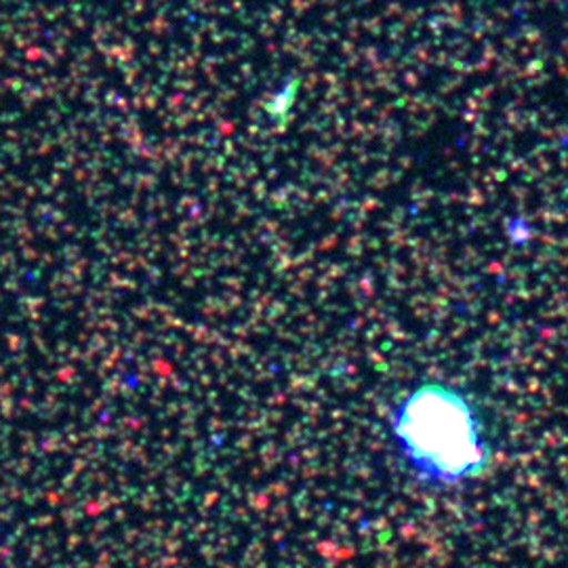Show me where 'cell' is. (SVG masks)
Segmentation results:
<instances>
[{
  "mask_svg": "<svg viewBox=\"0 0 568 568\" xmlns=\"http://www.w3.org/2000/svg\"><path fill=\"white\" fill-rule=\"evenodd\" d=\"M396 434L413 464L440 480H459L485 464L476 419L447 387H422L406 400Z\"/></svg>",
  "mask_w": 568,
  "mask_h": 568,
  "instance_id": "obj_1",
  "label": "cell"
}]
</instances>
